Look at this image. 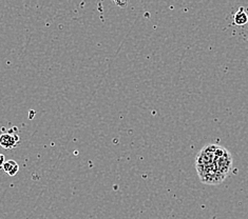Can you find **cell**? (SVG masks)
<instances>
[{"label":"cell","mask_w":248,"mask_h":219,"mask_svg":"<svg viewBox=\"0 0 248 219\" xmlns=\"http://www.w3.org/2000/svg\"><path fill=\"white\" fill-rule=\"evenodd\" d=\"M13 131V129H12ZM3 133L0 135V146L5 150H12L19 145V135L17 133Z\"/></svg>","instance_id":"6da1fadb"},{"label":"cell","mask_w":248,"mask_h":219,"mask_svg":"<svg viewBox=\"0 0 248 219\" xmlns=\"http://www.w3.org/2000/svg\"><path fill=\"white\" fill-rule=\"evenodd\" d=\"M2 170L7 173L9 176H15L19 172V164L15 161H5Z\"/></svg>","instance_id":"7a4b0ae2"},{"label":"cell","mask_w":248,"mask_h":219,"mask_svg":"<svg viewBox=\"0 0 248 219\" xmlns=\"http://www.w3.org/2000/svg\"><path fill=\"white\" fill-rule=\"evenodd\" d=\"M233 21L237 26H244L248 22V15L245 12L244 8H241L237 13L234 14Z\"/></svg>","instance_id":"3957f363"},{"label":"cell","mask_w":248,"mask_h":219,"mask_svg":"<svg viewBox=\"0 0 248 219\" xmlns=\"http://www.w3.org/2000/svg\"><path fill=\"white\" fill-rule=\"evenodd\" d=\"M4 162H5V157L3 154H0V169L3 168Z\"/></svg>","instance_id":"277c9868"}]
</instances>
